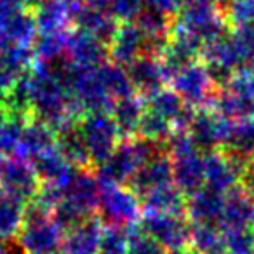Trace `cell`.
<instances>
[{
    "mask_svg": "<svg viewBox=\"0 0 254 254\" xmlns=\"http://www.w3.org/2000/svg\"><path fill=\"white\" fill-rule=\"evenodd\" d=\"M0 254H9V251L5 249V247L2 246V244H0Z\"/></svg>",
    "mask_w": 254,
    "mask_h": 254,
    "instance_id": "9c48e42d",
    "label": "cell"
},
{
    "mask_svg": "<svg viewBox=\"0 0 254 254\" xmlns=\"http://www.w3.org/2000/svg\"><path fill=\"white\" fill-rule=\"evenodd\" d=\"M7 122V117H5V110L0 106V127L4 126V124Z\"/></svg>",
    "mask_w": 254,
    "mask_h": 254,
    "instance_id": "52a82bcc",
    "label": "cell"
},
{
    "mask_svg": "<svg viewBox=\"0 0 254 254\" xmlns=\"http://www.w3.org/2000/svg\"><path fill=\"white\" fill-rule=\"evenodd\" d=\"M0 180L4 183V188L7 190V195L16 197L21 200L23 197H28L35 190V176L33 173L18 160L4 164V169L0 174Z\"/></svg>",
    "mask_w": 254,
    "mask_h": 254,
    "instance_id": "6da1fadb",
    "label": "cell"
},
{
    "mask_svg": "<svg viewBox=\"0 0 254 254\" xmlns=\"http://www.w3.org/2000/svg\"><path fill=\"white\" fill-rule=\"evenodd\" d=\"M4 159H2V152H0V174H2V169H4Z\"/></svg>",
    "mask_w": 254,
    "mask_h": 254,
    "instance_id": "ba28073f",
    "label": "cell"
},
{
    "mask_svg": "<svg viewBox=\"0 0 254 254\" xmlns=\"http://www.w3.org/2000/svg\"><path fill=\"white\" fill-rule=\"evenodd\" d=\"M11 77H12V71L5 66L4 60L0 56V96L4 94V92H7L9 85H11Z\"/></svg>",
    "mask_w": 254,
    "mask_h": 254,
    "instance_id": "8992f818",
    "label": "cell"
},
{
    "mask_svg": "<svg viewBox=\"0 0 254 254\" xmlns=\"http://www.w3.org/2000/svg\"><path fill=\"white\" fill-rule=\"evenodd\" d=\"M21 126L14 120H7L0 127V152H11V150L18 148L21 143Z\"/></svg>",
    "mask_w": 254,
    "mask_h": 254,
    "instance_id": "5b68a950",
    "label": "cell"
},
{
    "mask_svg": "<svg viewBox=\"0 0 254 254\" xmlns=\"http://www.w3.org/2000/svg\"><path fill=\"white\" fill-rule=\"evenodd\" d=\"M98 247V232L94 228H82L68 240L71 254H92Z\"/></svg>",
    "mask_w": 254,
    "mask_h": 254,
    "instance_id": "277c9868",
    "label": "cell"
},
{
    "mask_svg": "<svg viewBox=\"0 0 254 254\" xmlns=\"http://www.w3.org/2000/svg\"><path fill=\"white\" fill-rule=\"evenodd\" d=\"M56 232L51 226H47L42 216H32L21 235L23 246L35 254H44L47 253V249L51 251L56 246Z\"/></svg>",
    "mask_w": 254,
    "mask_h": 254,
    "instance_id": "7a4b0ae2",
    "label": "cell"
},
{
    "mask_svg": "<svg viewBox=\"0 0 254 254\" xmlns=\"http://www.w3.org/2000/svg\"><path fill=\"white\" fill-rule=\"evenodd\" d=\"M23 221V209L19 198L5 195L0 197V239H9L19 230Z\"/></svg>",
    "mask_w": 254,
    "mask_h": 254,
    "instance_id": "3957f363",
    "label": "cell"
}]
</instances>
